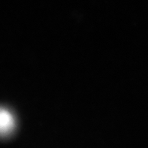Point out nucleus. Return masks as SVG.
<instances>
[{
	"instance_id": "obj_1",
	"label": "nucleus",
	"mask_w": 148,
	"mask_h": 148,
	"mask_svg": "<svg viewBox=\"0 0 148 148\" xmlns=\"http://www.w3.org/2000/svg\"><path fill=\"white\" fill-rule=\"evenodd\" d=\"M16 128V120L12 113L0 107V138L8 137Z\"/></svg>"
}]
</instances>
